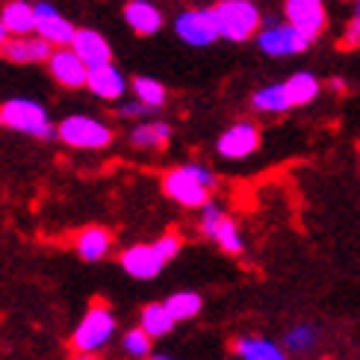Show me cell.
<instances>
[{
  "label": "cell",
  "instance_id": "cell-1",
  "mask_svg": "<svg viewBox=\"0 0 360 360\" xmlns=\"http://www.w3.org/2000/svg\"><path fill=\"white\" fill-rule=\"evenodd\" d=\"M0 127H6L21 136L39 139V142H51L56 139V124L51 122V112L41 101L36 98H6L0 103Z\"/></svg>",
  "mask_w": 360,
  "mask_h": 360
},
{
  "label": "cell",
  "instance_id": "cell-2",
  "mask_svg": "<svg viewBox=\"0 0 360 360\" xmlns=\"http://www.w3.org/2000/svg\"><path fill=\"white\" fill-rule=\"evenodd\" d=\"M115 331H118V319L112 307L103 302H92L89 310L83 313V319L74 325L71 349L77 354H98L112 342Z\"/></svg>",
  "mask_w": 360,
  "mask_h": 360
},
{
  "label": "cell",
  "instance_id": "cell-3",
  "mask_svg": "<svg viewBox=\"0 0 360 360\" xmlns=\"http://www.w3.org/2000/svg\"><path fill=\"white\" fill-rule=\"evenodd\" d=\"M56 139L65 148H74V151H107L115 139V133L98 115L71 112L56 124Z\"/></svg>",
  "mask_w": 360,
  "mask_h": 360
},
{
  "label": "cell",
  "instance_id": "cell-4",
  "mask_svg": "<svg viewBox=\"0 0 360 360\" xmlns=\"http://www.w3.org/2000/svg\"><path fill=\"white\" fill-rule=\"evenodd\" d=\"M213 18L219 27V39L228 41H248L263 27L260 9L254 0H221L213 6Z\"/></svg>",
  "mask_w": 360,
  "mask_h": 360
},
{
  "label": "cell",
  "instance_id": "cell-5",
  "mask_svg": "<svg viewBox=\"0 0 360 360\" xmlns=\"http://www.w3.org/2000/svg\"><path fill=\"white\" fill-rule=\"evenodd\" d=\"M310 39L295 30L290 21H269L266 27L257 30V48L266 53V56H275V59H283V56H298L310 51Z\"/></svg>",
  "mask_w": 360,
  "mask_h": 360
},
{
  "label": "cell",
  "instance_id": "cell-6",
  "mask_svg": "<svg viewBox=\"0 0 360 360\" xmlns=\"http://www.w3.org/2000/svg\"><path fill=\"white\" fill-rule=\"evenodd\" d=\"M174 33L189 48H210L219 39L213 9H184L174 18Z\"/></svg>",
  "mask_w": 360,
  "mask_h": 360
},
{
  "label": "cell",
  "instance_id": "cell-7",
  "mask_svg": "<svg viewBox=\"0 0 360 360\" xmlns=\"http://www.w3.org/2000/svg\"><path fill=\"white\" fill-rule=\"evenodd\" d=\"M162 192H166V198H172L174 204L189 207V210H201L210 201V189L204 184H198L184 166L162 174Z\"/></svg>",
  "mask_w": 360,
  "mask_h": 360
},
{
  "label": "cell",
  "instance_id": "cell-8",
  "mask_svg": "<svg viewBox=\"0 0 360 360\" xmlns=\"http://www.w3.org/2000/svg\"><path fill=\"white\" fill-rule=\"evenodd\" d=\"M33 9H36V33L48 44H53V48H68L74 33H77V27H74L51 0H36Z\"/></svg>",
  "mask_w": 360,
  "mask_h": 360
},
{
  "label": "cell",
  "instance_id": "cell-9",
  "mask_svg": "<svg viewBox=\"0 0 360 360\" xmlns=\"http://www.w3.org/2000/svg\"><path fill=\"white\" fill-rule=\"evenodd\" d=\"M257 148H260V130L251 122H236L216 139V151L224 160H245L257 154Z\"/></svg>",
  "mask_w": 360,
  "mask_h": 360
},
{
  "label": "cell",
  "instance_id": "cell-10",
  "mask_svg": "<svg viewBox=\"0 0 360 360\" xmlns=\"http://www.w3.org/2000/svg\"><path fill=\"white\" fill-rule=\"evenodd\" d=\"M166 263L169 260L162 257L154 243L151 245H130L118 254V266L136 281H154L162 269H166Z\"/></svg>",
  "mask_w": 360,
  "mask_h": 360
},
{
  "label": "cell",
  "instance_id": "cell-11",
  "mask_svg": "<svg viewBox=\"0 0 360 360\" xmlns=\"http://www.w3.org/2000/svg\"><path fill=\"white\" fill-rule=\"evenodd\" d=\"M48 74L56 86L63 89H86V77H89V65L74 53L71 48H53V53L48 56Z\"/></svg>",
  "mask_w": 360,
  "mask_h": 360
},
{
  "label": "cell",
  "instance_id": "cell-12",
  "mask_svg": "<svg viewBox=\"0 0 360 360\" xmlns=\"http://www.w3.org/2000/svg\"><path fill=\"white\" fill-rule=\"evenodd\" d=\"M283 15H287V21L295 30H302L310 41H316L328 27V12H325L322 0H287V4H283Z\"/></svg>",
  "mask_w": 360,
  "mask_h": 360
},
{
  "label": "cell",
  "instance_id": "cell-13",
  "mask_svg": "<svg viewBox=\"0 0 360 360\" xmlns=\"http://www.w3.org/2000/svg\"><path fill=\"white\" fill-rule=\"evenodd\" d=\"M127 77L124 71L118 68L115 63L107 65H98V68H89V77H86V89L92 92L98 101H107V103H118L127 95Z\"/></svg>",
  "mask_w": 360,
  "mask_h": 360
},
{
  "label": "cell",
  "instance_id": "cell-14",
  "mask_svg": "<svg viewBox=\"0 0 360 360\" xmlns=\"http://www.w3.org/2000/svg\"><path fill=\"white\" fill-rule=\"evenodd\" d=\"M53 53V44H48L39 33L30 36H9L4 44V59L12 65H44Z\"/></svg>",
  "mask_w": 360,
  "mask_h": 360
},
{
  "label": "cell",
  "instance_id": "cell-15",
  "mask_svg": "<svg viewBox=\"0 0 360 360\" xmlns=\"http://www.w3.org/2000/svg\"><path fill=\"white\" fill-rule=\"evenodd\" d=\"M122 18L136 36H157L166 27V15H162V9L154 0H127Z\"/></svg>",
  "mask_w": 360,
  "mask_h": 360
},
{
  "label": "cell",
  "instance_id": "cell-16",
  "mask_svg": "<svg viewBox=\"0 0 360 360\" xmlns=\"http://www.w3.org/2000/svg\"><path fill=\"white\" fill-rule=\"evenodd\" d=\"M68 48L77 53L89 68H98V65L112 63V48H110L107 36L98 33V30H92V27H77V33H74Z\"/></svg>",
  "mask_w": 360,
  "mask_h": 360
},
{
  "label": "cell",
  "instance_id": "cell-17",
  "mask_svg": "<svg viewBox=\"0 0 360 360\" xmlns=\"http://www.w3.org/2000/svg\"><path fill=\"white\" fill-rule=\"evenodd\" d=\"M74 251L83 263H101L112 251V233L101 224H89L74 236Z\"/></svg>",
  "mask_w": 360,
  "mask_h": 360
},
{
  "label": "cell",
  "instance_id": "cell-18",
  "mask_svg": "<svg viewBox=\"0 0 360 360\" xmlns=\"http://www.w3.org/2000/svg\"><path fill=\"white\" fill-rule=\"evenodd\" d=\"M174 136V130L169 122H139L133 124L127 133V142L136 151H162Z\"/></svg>",
  "mask_w": 360,
  "mask_h": 360
},
{
  "label": "cell",
  "instance_id": "cell-19",
  "mask_svg": "<svg viewBox=\"0 0 360 360\" xmlns=\"http://www.w3.org/2000/svg\"><path fill=\"white\" fill-rule=\"evenodd\" d=\"M0 21H4L9 36L36 33V9L30 0H6V4L0 6Z\"/></svg>",
  "mask_w": 360,
  "mask_h": 360
},
{
  "label": "cell",
  "instance_id": "cell-20",
  "mask_svg": "<svg viewBox=\"0 0 360 360\" xmlns=\"http://www.w3.org/2000/svg\"><path fill=\"white\" fill-rule=\"evenodd\" d=\"M233 352L239 360H290L283 346H278V342L266 340V337H251V334L236 337Z\"/></svg>",
  "mask_w": 360,
  "mask_h": 360
},
{
  "label": "cell",
  "instance_id": "cell-21",
  "mask_svg": "<svg viewBox=\"0 0 360 360\" xmlns=\"http://www.w3.org/2000/svg\"><path fill=\"white\" fill-rule=\"evenodd\" d=\"M251 107L266 115H281L292 110V98L287 92V83H269L251 95Z\"/></svg>",
  "mask_w": 360,
  "mask_h": 360
},
{
  "label": "cell",
  "instance_id": "cell-22",
  "mask_svg": "<svg viewBox=\"0 0 360 360\" xmlns=\"http://www.w3.org/2000/svg\"><path fill=\"white\" fill-rule=\"evenodd\" d=\"M174 316H172V310L166 307V302H151V304H145L142 307V316H139V328L145 334H151L154 340L160 337H166L174 331Z\"/></svg>",
  "mask_w": 360,
  "mask_h": 360
},
{
  "label": "cell",
  "instance_id": "cell-23",
  "mask_svg": "<svg viewBox=\"0 0 360 360\" xmlns=\"http://www.w3.org/2000/svg\"><path fill=\"white\" fill-rule=\"evenodd\" d=\"M287 92L292 98V107H307V103H313L319 98L322 92V83L316 80V74L310 71H295L292 77L287 80Z\"/></svg>",
  "mask_w": 360,
  "mask_h": 360
},
{
  "label": "cell",
  "instance_id": "cell-24",
  "mask_svg": "<svg viewBox=\"0 0 360 360\" xmlns=\"http://www.w3.org/2000/svg\"><path fill=\"white\" fill-rule=\"evenodd\" d=\"M316 342H319V328L313 322H298L283 334V349L292 354H307L316 349Z\"/></svg>",
  "mask_w": 360,
  "mask_h": 360
},
{
  "label": "cell",
  "instance_id": "cell-25",
  "mask_svg": "<svg viewBox=\"0 0 360 360\" xmlns=\"http://www.w3.org/2000/svg\"><path fill=\"white\" fill-rule=\"evenodd\" d=\"M166 307L172 310V316H174V322H189V319H195L201 313V307H204V298L198 295V292H189V290H184V292H174V295H169L166 298Z\"/></svg>",
  "mask_w": 360,
  "mask_h": 360
},
{
  "label": "cell",
  "instance_id": "cell-26",
  "mask_svg": "<svg viewBox=\"0 0 360 360\" xmlns=\"http://www.w3.org/2000/svg\"><path fill=\"white\" fill-rule=\"evenodd\" d=\"M130 92H133V98H139L142 103H148L151 110H160L162 103H166V98H169L166 86H162L160 80H154V77H133L130 80Z\"/></svg>",
  "mask_w": 360,
  "mask_h": 360
},
{
  "label": "cell",
  "instance_id": "cell-27",
  "mask_svg": "<svg viewBox=\"0 0 360 360\" xmlns=\"http://www.w3.org/2000/svg\"><path fill=\"white\" fill-rule=\"evenodd\" d=\"M213 243L224 251V254H243L245 251V239H243V233H239V228H236V221L231 219V216H224L221 221H219V228L213 231Z\"/></svg>",
  "mask_w": 360,
  "mask_h": 360
},
{
  "label": "cell",
  "instance_id": "cell-28",
  "mask_svg": "<svg viewBox=\"0 0 360 360\" xmlns=\"http://www.w3.org/2000/svg\"><path fill=\"white\" fill-rule=\"evenodd\" d=\"M122 352L133 360H145L154 354V337L145 334L142 328H130L127 334H122Z\"/></svg>",
  "mask_w": 360,
  "mask_h": 360
},
{
  "label": "cell",
  "instance_id": "cell-29",
  "mask_svg": "<svg viewBox=\"0 0 360 360\" xmlns=\"http://www.w3.org/2000/svg\"><path fill=\"white\" fill-rule=\"evenodd\" d=\"M151 112H157V110H151L148 103H142L139 98H122L115 103V115L122 118V122H139V118H148Z\"/></svg>",
  "mask_w": 360,
  "mask_h": 360
},
{
  "label": "cell",
  "instance_id": "cell-30",
  "mask_svg": "<svg viewBox=\"0 0 360 360\" xmlns=\"http://www.w3.org/2000/svg\"><path fill=\"white\" fill-rule=\"evenodd\" d=\"M157 248H160V254H162V257H166L169 263L177 257V254H180V248H184V239H180L177 233H162L160 239H157V243H154Z\"/></svg>",
  "mask_w": 360,
  "mask_h": 360
},
{
  "label": "cell",
  "instance_id": "cell-31",
  "mask_svg": "<svg viewBox=\"0 0 360 360\" xmlns=\"http://www.w3.org/2000/svg\"><path fill=\"white\" fill-rule=\"evenodd\" d=\"M184 169H186V172H189L195 180H198V184H204L210 192L216 189L219 180H216V174H213V172H210V169L204 166V162H195V160H192V162H184Z\"/></svg>",
  "mask_w": 360,
  "mask_h": 360
},
{
  "label": "cell",
  "instance_id": "cell-32",
  "mask_svg": "<svg viewBox=\"0 0 360 360\" xmlns=\"http://www.w3.org/2000/svg\"><path fill=\"white\" fill-rule=\"evenodd\" d=\"M328 86H331L334 92H346V80H340V77H334V80L328 83Z\"/></svg>",
  "mask_w": 360,
  "mask_h": 360
},
{
  "label": "cell",
  "instance_id": "cell-33",
  "mask_svg": "<svg viewBox=\"0 0 360 360\" xmlns=\"http://www.w3.org/2000/svg\"><path fill=\"white\" fill-rule=\"evenodd\" d=\"M6 39H9V33H6V27H4V21H0V48L6 44Z\"/></svg>",
  "mask_w": 360,
  "mask_h": 360
},
{
  "label": "cell",
  "instance_id": "cell-34",
  "mask_svg": "<svg viewBox=\"0 0 360 360\" xmlns=\"http://www.w3.org/2000/svg\"><path fill=\"white\" fill-rule=\"evenodd\" d=\"M145 360H177V357H172V354H151V357H145Z\"/></svg>",
  "mask_w": 360,
  "mask_h": 360
},
{
  "label": "cell",
  "instance_id": "cell-35",
  "mask_svg": "<svg viewBox=\"0 0 360 360\" xmlns=\"http://www.w3.org/2000/svg\"><path fill=\"white\" fill-rule=\"evenodd\" d=\"M71 360H95L92 354H77V357H71Z\"/></svg>",
  "mask_w": 360,
  "mask_h": 360
},
{
  "label": "cell",
  "instance_id": "cell-36",
  "mask_svg": "<svg viewBox=\"0 0 360 360\" xmlns=\"http://www.w3.org/2000/svg\"><path fill=\"white\" fill-rule=\"evenodd\" d=\"M354 21L360 24V0H357V6H354Z\"/></svg>",
  "mask_w": 360,
  "mask_h": 360
},
{
  "label": "cell",
  "instance_id": "cell-37",
  "mask_svg": "<svg viewBox=\"0 0 360 360\" xmlns=\"http://www.w3.org/2000/svg\"><path fill=\"white\" fill-rule=\"evenodd\" d=\"M0 56H4V48H0Z\"/></svg>",
  "mask_w": 360,
  "mask_h": 360
},
{
  "label": "cell",
  "instance_id": "cell-38",
  "mask_svg": "<svg viewBox=\"0 0 360 360\" xmlns=\"http://www.w3.org/2000/svg\"><path fill=\"white\" fill-rule=\"evenodd\" d=\"M213 4H221V0H213Z\"/></svg>",
  "mask_w": 360,
  "mask_h": 360
}]
</instances>
